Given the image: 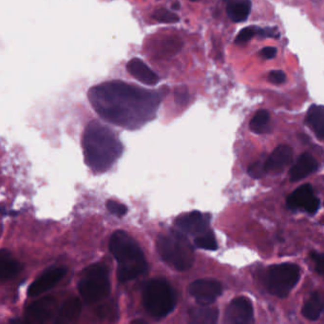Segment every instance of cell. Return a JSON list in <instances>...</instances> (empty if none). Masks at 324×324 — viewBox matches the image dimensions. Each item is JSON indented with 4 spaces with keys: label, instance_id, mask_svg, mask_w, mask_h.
I'll list each match as a JSON object with an SVG mask.
<instances>
[{
    "label": "cell",
    "instance_id": "obj_29",
    "mask_svg": "<svg viewBox=\"0 0 324 324\" xmlns=\"http://www.w3.org/2000/svg\"><path fill=\"white\" fill-rule=\"evenodd\" d=\"M189 94L188 88L185 86H180L175 89V101L178 105H186L189 102Z\"/></svg>",
    "mask_w": 324,
    "mask_h": 324
},
{
    "label": "cell",
    "instance_id": "obj_12",
    "mask_svg": "<svg viewBox=\"0 0 324 324\" xmlns=\"http://www.w3.org/2000/svg\"><path fill=\"white\" fill-rule=\"evenodd\" d=\"M210 222V216L201 213L200 211H192L190 213L180 216L175 224L184 233L188 234H204L208 229Z\"/></svg>",
    "mask_w": 324,
    "mask_h": 324
},
{
    "label": "cell",
    "instance_id": "obj_32",
    "mask_svg": "<svg viewBox=\"0 0 324 324\" xmlns=\"http://www.w3.org/2000/svg\"><path fill=\"white\" fill-rule=\"evenodd\" d=\"M261 38H266V37H271V38H279L280 37V32L277 28H260L259 27V31L258 35Z\"/></svg>",
    "mask_w": 324,
    "mask_h": 324
},
{
    "label": "cell",
    "instance_id": "obj_1",
    "mask_svg": "<svg viewBox=\"0 0 324 324\" xmlns=\"http://www.w3.org/2000/svg\"><path fill=\"white\" fill-rule=\"evenodd\" d=\"M88 98L104 120L130 130L151 121L161 103L159 92L122 81H108L90 88Z\"/></svg>",
    "mask_w": 324,
    "mask_h": 324
},
{
    "label": "cell",
    "instance_id": "obj_10",
    "mask_svg": "<svg viewBox=\"0 0 324 324\" xmlns=\"http://www.w3.org/2000/svg\"><path fill=\"white\" fill-rule=\"evenodd\" d=\"M287 206L292 209H303L309 214H315L320 207V200L314 195L311 185H303L291 193L287 200Z\"/></svg>",
    "mask_w": 324,
    "mask_h": 324
},
{
    "label": "cell",
    "instance_id": "obj_15",
    "mask_svg": "<svg viewBox=\"0 0 324 324\" xmlns=\"http://www.w3.org/2000/svg\"><path fill=\"white\" fill-rule=\"evenodd\" d=\"M127 70L142 84L154 86L160 82V76L153 72L142 59H131L127 64Z\"/></svg>",
    "mask_w": 324,
    "mask_h": 324
},
{
    "label": "cell",
    "instance_id": "obj_35",
    "mask_svg": "<svg viewBox=\"0 0 324 324\" xmlns=\"http://www.w3.org/2000/svg\"><path fill=\"white\" fill-rule=\"evenodd\" d=\"M190 1H197V0H190Z\"/></svg>",
    "mask_w": 324,
    "mask_h": 324
},
{
    "label": "cell",
    "instance_id": "obj_22",
    "mask_svg": "<svg viewBox=\"0 0 324 324\" xmlns=\"http://www.w3.org/2000/svg\"><path fill=\"white\" fill-rule=\"evenodd\" d=\"M189 317L193 324H216L219 318V311L217 308L202 304V306L192 308Z\"/></svg>",
    "mask_w": 324,
    "mask_h": 324
},
{
    "label": "cell",
    "instance_id": "obj_19",
    "mask_svg": "<svg viewBox=\"0 0 324 324\" xmlns=\"http://www.w3.org/2000/svg\"><path fill=\"white\" fill-rule=\"evenodd\" d=\"M82 302L78 297L67 299L59 309L57 314V324H66L75 321L81 314Z\"/></svg>",
    "mask_w": 324,
    "mask_h": 324
},
{
    "label": "cell",
    "instance_id": "obj_14",
    "mask_svg": "<svg viewBox=\"0 0 324 324\" xmlns=\"http://www.w3.org/2000/svg\"><path fill=\"white\" fill-rule=\"evenodd\" d=\"M293 158L291 147L280 145L274 149L270 156L265 160V171L271 173H280L288 166Z\"/></svg>",
    "mask_w": 324,
    "mask_h": 324
},
{
    "label": "cell",
    "instance_id": "obj_27",
    "mask_svg": "<svg viewBox=\"0 0 324 324\" xmlns=\"http://www.w3.org/2000/svg\"><path fill=\"white\" fill-rule=\"evenodd\" d=\"M107 208L111 214L117 216L119 218L124 217L128 213V210H129L127 206L118 203L116 201H108L107 203Z\"/></svg>",
    "mask_w": 324,
    "mask_h": 324
},
{
    "label": "cell",
    "instance_id": "obj_4",
    "mask_svg": "<svg viewBox=\"0 0 324 324\" xmlns=\"http://www.w3.org/2000/svg\"><path fill=\"white\" fill-rule=\"evenodd\" d=\"M157 247L162 260L179 271L189 269L194 263V249L183 233L171 230L167 235L159 236Z\"/></svg>",
    "mask_w": 324,
    "mask_h": 324
},
{
    "label": "cell",
    "instance_id": "obj_20",
    "mask_svg": "<svg viewBox=\"0 0 324 324\" xmlns=\"http://www.w3.org/2000/svg\"><path fill=\"white\" fill-rule=\"evenodd\" d=\"M22 270L21 265L12 258L9 251L0 252V278L2 280H11Z\"/></svg>",
    "mask_w": 324,
    "mask_h": 324
},
{
    "label": "cell",
    "instance_id": "obj_16",
    "mask_svg": "<svg viewBox=\"0 0 324 324\" xmlns=\"http://www.w3.org/2000/svg\"><path fill=\"white\" fill-rule=\"evenodd\" d=\"M319 167V163L317 160L310 154V153H303L301 154L294 165L290 169V180L291 181H299L303 178L308 176L314 171H316Z\"/></svg>",
    "mask_w": 324,
    "mask_h": 324
},
{
    "label": "cell",
    "instance_id": "obj_34",
    "mask_svg": "<svg viewBox=\"0 0 324 324\" xmlns=\"http://www.w3.org/2000/svg\"><path fill=\"white\" fill-rule=\"evenodd\" d=\"M172 9H173V10H179V9H180V4H179V3L172 4Z\"/></svg>",
    "mask_w": 324,
    "mask_h": 324
},
{
    "label": "cell",
    "instance_id": "obj_2",
    "mask_svg": "<svg viewBox=\"0 0 324 324\" xmlns=\"http://www.w3.org/2000/svg\"><path fill=\"white\" fill-rule=\"evenodd\" d=\"M85 162L94 171L108 170L123 152V146L116 133L98 121L88 124L83 136Z\"/></svg>",
    "mask_w": 324,
    "mask_h": 324
},
{
    "label": "cell",
    "instance_id": "obj_6",
    "mask_svg": "<svg viewBox=\"0 0 324 324\" xmlns=\"http://www.w3.org/2000/svg\"><path fill=\"white\" fill-rule=\"evenodd\" d=\"M78 290L87 303H95L106 298L110 292L108 268L101 264L88 266L78 283Z\"/></svg>",
    "mask_w": 324,
    "mask_h": 324
},
{
    "label": "cell",
    "instance_id": "obj_9",
    "mask_svg": "<svg viewBox=\"0 0 324 324\" xmlns=\"http://www.w3.org/2000/svg\"><path fill=\"white\" fill-rule=\"evenodd\" d=\"M222 293V286L219 281L208 279L193 281L189 286V294L200 304L207 305L214 302Z\"/></svg>",
    "mask_w": 324,
    "mask_h": 324
},
{
    "label": "cell",
    "instance_id": "obj_18",
    "mask_svg": "<svg viewBox=\"0 0 324 324\" xmlns=\"http://www.w3.org/2000/svg\"><path fill=\"white\" fill-rule=\"evenodd\" d=\"M305 123L321 140H324V106L312 105L307 111Z\"/></svg>",
    "mask_w": 324,
    "mask_h": 324
},
{
    "label": "cell",
    "instance_id": "obj_5",
    "mask_svg": "<svg viewBox=\"0 0 324 324\" xmlns=\"http://www.w3.org/2000/svg\"><path fill=\"white\" fill-rule=\"evenodd\" d=\"M176 297L171 285L163 279L149 280L143 290V304L149 316L160 320L175 307Z\"/></svg>",
    "mask_w": 324,
    "mask_h": 324
},
{
    "label": "cell",
    "instance_id": "obj_24",
    "mask_svg": "<svg viewBox=\"0 0 324 324\" xmlns=\"http://www.w3.org/2000/svg\"><path fill=\"white\" fill-rule=\"evenodd\" d=\"M195 245L201 249L215 251L218 249L216 238L211 231H206L195 239Z\"/></svg>",
    "mask_w": 324,
    "mask_h": 324
},
{
    "label": "cell",
    "instance_id": "obj_3",
    "mask_svg": "<svg viewBox=\"0 0 324 324\" xmlns=\"http://www.w3.org/2000/svg\"><path fill=\"white\" fill-rule=\"evenodd\" d=\"M108 246L117 261L120 282L136 279L146 273L147 264L145 254L132 236L123 230H117L110 237Z\"/></svg>",
    "mask_w": 324,
    "mask_h": 324
},
{
    "label": "cell",
    "instance_id": "obj_33",
    "mask_svg": "<svg viewBox=\"0 0 324 324\" xmlns=\"http://www.w3.org/2000/svg\"><path fill=\"white\" fill-rule=\"evenodd\" d=\"M278 50L275 47H265L261 51V55L265 59L274 58L277 55Z\"/></svg>",
    "mask_w": 324,
    "mask_h": 324
},
{
    "label": "cell",
    "instance_id": "obj_23",
    "mask_svg": "<svg viewBox=\"0 0 324 324\" xmlns=\"http://www.w3.org/2000/svg\"><path fill=\"white\" fill-rule=\"evenodd\" d=\"M269 121H270V114L266 109L258 110L251 119L249 124L251 131L257 134L269 133L270 132Z\"/></svg>",
    "mask_w": 324,
    "mask_h": 324
},
{
    "label": "cell",
    "instance_id": "obj_8",
    "mask_svg": "<svg viewBox=\"0 0 324 324\" xmlns=\"http://www.w3.org/2000/svg\"><path fill=\"white\" fill-rule=\"evenodd\" d=\"M57 313V302L52 297H45L31 303L26 312V322L44 324L54 320Z\"/></svg>",
    "mask_w": 324,
    "mask_h": 324
},
{
    "label": "cell",
    "instance_id": "obj_28",
    "mask_svg": "<svg viewBox=\"0 0 324 324\" xmlns=\"http://www.w3.org/2000/svg\"><path fill=\"white\" fill-rule=\"evenodd\" d=\"M265 161L260 160L258 162H253L249 165L247 169V173L254 179H259L265 174Z\"/></svg>",
    "mask_w": 324,
    "mask_h": 324
},
{
    "label": "cell",
    "instance_id": "obj_7",
    "mask_svg": "<svg viewBox=\"0 0 324 324\" xmlns=\"http://www.w3.org/2000/svg\"><path fill=\"white\" fill-rule=\"evenodd\" d=\"M300 269L294 264H280L270 266L265 276L267 290L274 296L285 297L297 283Z\"/></svg>",
    "mask_w": 324,
    "mask_h": 324
},
{
    "label": "cell",
    "instance_id": "obj_31",
    "mask_svg": "<svg viewBox=\"0 0 324 324\" xmlns=\"http://www.w3.org/2000/svg\"><path fill=\"white\" fill-rule=\"evenodd\" d=\"M268 79L269 81L272 83V84H275V85H280L282 83L285 82L286 80V75L285 74L282 72V71H280V70H277V71H272L269 75H268Z\"/></svg>",
    "mask_w": 324,
    "mask_h": 324
},
{
    "label": "cell",
    "instance_id": "obj_30",
    "mask_svg": "<svg viewBox=\"0 0 324 324\" xmlns=\"http://www.w3.org/2000/svg\"><path fill=\"white\" fill-rule=\"evenodd\" d=\"M311 258L315 263L317 271L324 277V253L313 252L311 254Z\"/></svg>",
    "mask_w": 324,
    "mask_h": 324
},
{
    "label": "cell",
    "instance_id": "obj_17",
    "mask_svg": "<svg viewBox=\"0 0 324 324\" xmlns=\"http://www.w3.org/2000/svg\"><path fill=\"white\" fill-rule=\"evenodd\" d=\"M226 3V14L230 20L241 23L247 20L250 15V0H223Z\"/></svg>",
    "mask_w": 324,
    "mask_h": 324
},
{
    "label": "cell",
    "instance_id": "obj_21",
    "mask_svg": "<svg viewBox=\"0 0 324 324\" xmlns=\"http://www.w3.org/2000/svg\"><path fill=\"white\" fill-rule=\"evenodd\" d=\"M324 310V300L323 297L318 292L310 296L305 304L302 307V315L305 319L315 322L320 319Z\"/></svg>",
    "mask_w": 324,
    "mask_h": 324
},
{
    "label": "cell",
    "instance_id": "obj_25",
    "mask_svg": "<svg viewBox=\"0 0 324 324\" xmlns=\"http://www.w3.org/2000/svg\"><path fill=\"white\" fill-rule=\"evenodd\" d=\"M153 19H155L157 22L160 23H166V24H175L179 22L180 17L175 13L164 9V8H159L157 9L153 15Z\"/></svg>",
    "mask_w": 324,
    "mask_h": 324
},
{
    "label": "cell",
    "instance_id": "obj_13",
    "mask_svg": "<svg viewBox=\"0 0 324 324\" xmlns=\"http://www.w3.org/2000/svg\"><path fill=\"white\" fill-rule=\"evenodd\" d=\"M67 273L66 267H51L34 280L28 290L29 297H36L54 287Z\"/></svg>",
    "mask_w": 324,
    "mask_h": 324
},
{
    "label": "cell",
    "instance_id": "obj_11",
    "mask_svg": "<svg viewBox=\"0 0 324 324\" xmlns=\"http://www.w3.org/2000/svg\"><path fill=\"white\" fill-rule=\"evenodd\" d=\"M254 311L250 300L244 297L234 298L227 306L224 321L227 324H246L253 322Z\"/></svg>",
    "mask_w": 324,
    "mask_h": 324
},
{
    "label": "cell",
    "instance_id": "obj_26",
    "mask_svg": "<svg viewBox=\"0 0 324 324\" xmlns=\"http://www.w3.org/2000/svg\"><path fill=\"white\" fill-rule=\"evenodd\" d=\"M258 31H259V27L256 26L246 27L242 29L236 36V44H245L249 42L255 35H258Z\"/></svg>",
    "mask_w": 324,
    "mask_h": 324
}]
</instances>
